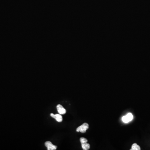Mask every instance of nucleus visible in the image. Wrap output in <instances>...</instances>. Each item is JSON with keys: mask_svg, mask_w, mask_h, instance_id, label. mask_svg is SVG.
Returning a JSON list of instances; mask_svg holds the SVG:
<instances>
[{"mask_svg": "<svg viewBox=\"0 0 150 150\" xmlns=\"http://www.w3.org/2000/svg\"><path fill=\"white\" fill-rule=\"evenodd\" d=\"M89 128V125L88 123H83L82 125L77 128L76 131L78 132H80L82 133H84Z\"/></svg>", "mask_w": 150, "mask_h": 150, "instance_id": "nucleus-1", "label": "nucleus"}, {"mask_svg": "<svg viewBox=\"0 0 150 150\" xmlns=\"http://www.w3.org/2000/svg\"><path fill=\"white\" fill-rule=\"evenodd\" d=\"M133 114L131 113H129L127 115L123 116L122 120L125 123H128L133 119Z\"/></svg>", "mask_w": 150, "mask_h": 150, "instance_id": "nucleus-2", "label": "nucleus"}, {"mask_svg": "<svg viewBox=\"0 0 150 150\" xmlns=\"http://www.w3.org/2000/svg\"><path fill=\"white\" fill-rule=\"evenodd\" d=\"M45 145L48 150H55L57 148V146L53 144L50 141H46L45 143Z\"/></svg>", "mask_w": 150, "mask_h": 150, "instance_id": "nucleus-3", "label": "nucleus"}, {"mask_svg": "<svg viewBox=\"0 0 150 150\" xmlns=\"http://www.w3.org/2000/svg\"><path fill=\"white\" fill-rule=\"evenodd\" d=\"M52 118H53L54 119L56 120V121H57L59 122H62L63 121V117H62V116L60 114H54L53 113H51L50 114Z\"/></svg>", "mask_w": 150, "mask_h": 150, "instance_id": "nucleus-4", "label": "nucleus"}, {"mask_svg": "<svg viewBox=\"0 0 150 150\" xmlns=\"http://www.w3.org/2000/svg\"><path fill=\"white\" fill-rule=\"evenodd\" d=\"M56 107L58 112L61 115H64L66 112V110L60 104L57 105Z\"/></svg>", "mask_w": 150, "mask_h": 150, "instance_id": "nucleus-5", "label": "nucleus"}, {"mask_svg": "<svg viewBox=\"0 0 150 150\" xmlns=\"http://www.w3.org/2000/svg\"><path fill=\"white\" fill-rule=\"evenodd\" d=\"M81 146L83 150H89V148H90V145L88 143H82Z\"/></svg>", "mask_w": 150, "mask_h": 150, "instance_id": "nucleus-6", "label": "nucleus"}, {"mask_svg": "<svg viewBox=\"0 0 150 150\" xmlns=\"http://www.w3.org/2000/svg\"><path fill=\"white\" fill-rule=\"evenodd\" d=\"M141 150L140 147L138 144H137L136 143H133L131 147V150Z\"/></svg>", "mask_w": 150, "mask_h": 150, "instance_id": "nucleus-7", "label": "nucleus"}, {"mask_svg": "<svg viewBox=\"0 0 150 150\" xmlns=\"http://www.w3.org/2000/svg\"><path fill=\"white\" fill-rule=\"evenodd\" d=\"M80 142L81 144L82 143H87V142H88V140H87V139L84 138V137L80 138Z\"/></svg>", "mask_w": 150, "mask_h": 150, "instance_id": "nucleus-8", "label": "nucleus"}]
</instances>
